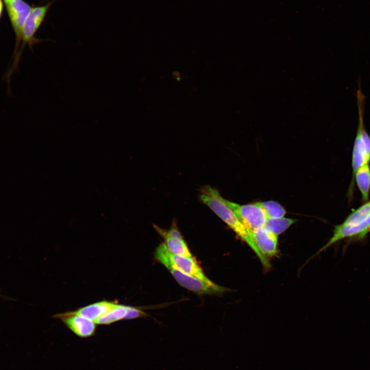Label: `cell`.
Instances as JSON below:
<instances>
[{"label": "cell", "mask_w": 370, "mask_h": 370, "mask_svg": "<svg viewBox=\"0 0 370 370\" xmlns=\"http://www.w3.org/2000/svg\"><path fill=\"white\" fill-rule=\"evenodd\" d=\"M200 198L218 216L245 241L257 257L260 254L253 242L251 231L239 220L218 191L209 186L202 189Z\"/></svg>", "instance_id": "cell-1"}, {"label": "cell", "mask_w": 370, "mask_h": 370, "mask_svg": "<svg viewBox=\"0 0 370 370\" xmlns=\"http://www.w3.org/2000/svg\"><path fill=\"white\" fill-rule=\"evenodd\" d=\"M56 1L52 0L44 5L32 7L22 29L21 43L16 59L5 73L4 79L6 81L10 82L12 75L17 69L23 51L26 45L32 49L34 45L42 41V40L36 38L35 34L44 22L51 6Z\"/></svg>", "instance_id": "cell-2"}, {"label": "cell", "mask_w": 370, "mask_h": 370, "mask_svg": "<svg viewBox=\"0 0 370 370\" xmlns=\"http://www.w3.org/2000/svg\"><path fill=\"white\" fill-rule=\"evenodd\" d=\"M356 95L358 122L352 156L353 178L359 168L370 162V137L364 123L365 97L360 87Z\"/></svg>", "instance_id": "cell-3"}, {"label": "cell", "mask_w": 370, "mask_h": 370, "mask_svg": "<svg viewBox=\"0 0 370 370\" xmlns=\"http://www.w3.org/2000/svg\"><path fill=\"white\" fill-rule=\"evenodd\" d=\"M154 255L155 258L166 268L172 267L208 283L214 284L204 274L193 257L182 256L172 253L164 243L160 244L156 248Z\"/></svg>", "instance_id": "cell-4"}, {"label": "cell", "mask_w": 370, "mask_h": 370, "mask_svg": "<svg viewBox=\"0 0 370 370\" xmlns=\"http://www.w3.org/2000/svg\"><path fill=\"white\" fill-rule=\"evenodd\" d=\"M6 9L15 35V46L12 64L17 57L21 43L22 29L32 7L23 0H4Z\"/></svg>", "instance_id": "cell-5"}, {"label": "cell", "mask_w": 370, "mask_h": 370, "mask_svg": "<svg viewBox=\"0 0 370 370\" xmlns=\"http://www.w3.org/2000/svg\"><path fill=\"white\" fill-rule=\"evenodd\" d=\"M226 202L251 232L264 227L267 217L256 203L240 205L227 200Z\"/></svg>", "instance_id": "cell-6"}, {"label": "cell", "mask_w": 370, "mask_h": 370, "mask_svg": "<svg viewBox=\"0 0 370 370\" xmlns=\"http://www.w3.org/2000/svg\"><path fill=\"white\" fill-rule=\"evenodd\" d=\"M178 283L198 294H221L228 290L215 283L211 284L172 267L167 268Z\"/></svg>", "instance_id": "cell-7"}, {"label": "cell", "mask_w": 370, "mask_h": 370, "mask_svg": "<svg viewBox=\"0 0 370 370\" xmlns=\"http://www.w3.org/2000/svg\"><path fill=\"white\" fill-rule=\"evenodd\" d=\"M251 235L260 255V261L265 268L270 267L268 258L275 256L278 252V236L264 227L251 232Z\"/></svg>", "instance_id": "cell-8"}, {"label": "cell", "mask_w": 370, "mask_h": 370, "mask_svg": "<svg viewBox=\"0 0 370 370\" xmlns=\"http://www.w3.org/2000/svg\"><path fill=\"white\" fill-rule=\"evenodd\" d=\"M370 232V214L366 220L358 226L346 227L341 224L335 227L333 235L327 243L320 249L317 254L325 250L336 242L345 238L350 240H362Z\"/></svg>", "instance_id": "cell-9"}, {"label": "cell", "mask_w": 370, "mask_h": 370, "mask_svg": "<svg viewBox=\"0 0 370 370\" xmlns=\"http://www.w3.org/2000/svg\"><path fill=\"white\" fill-rule=\"evenodd\" d=\"M54 317L61 319L69 329L80 337H90L95 332V321L72 311L58 314Z\"/></svg>", "instance_id": "cell-10"}, {"label": "cell", "mask_w": 370, "mask_h": 370, "mask_svg": "<svg viewBox=\"0 0 370 370\" xmlns=\"http://www.w3.org/2000/svg\"><path fill=\"white\" fill-rule=\"evenodd\" d=\"M156 230L163 238L168 249L172 253L182 256L193 257L187 244L176 226L165 230L155 227Z\"/></svg>", "instance_id": "cell-11"}, {"label": "cell", "mask_w": 370, "mask_h": 370, "mask_svg": "<svg viewBox=\"0 0 370 370\" xmlns=\"http://www.w3.org/2000/svg\"><path fill=\"white\" fill-rule=\"evenodd\" d=\"M116 304L115 302L103 301L88 305L72 312L95 321L114 308Z\"/></svg>", "instance_id": "cell-12"}, {"label": "cell", "mask_w": 370, "mask_h": 370, "mask_svg": "<svg viewBox=\"0 0 370 370\" xmlns=\"http://www.w3.org/2000/svg\"><path fill=\"white\" fill-rule=\"evenodd\" d=\"M355 181L361 192L363 201L367 202L369 199L370 191V166L366 164L359 168L356 172L350 184L353 187Z\"/></svg>", "instance_id": "cell-13"}, {"label": "cell", "mask_w": 370, "mask_h": 370, "mask_svg": "<svg viewBox=\"0 0 370 370\" xmlns=\"http://www.w3.org/2000/svg\"><path fill=\"white\" fill-rule=\"evenodd\" d=\"M129 306L118 304L109 311L98 318L95 322L98 324L109 325L115 322L126 319Z\"/></svg>", "instance_id": "cell-14"}, {"label": "cell", "mask_w": 370, "mask_h": 370, "mask_svg": "<svg viewBox=\"0 0 370 370\" xmlns=\"http://www.w3.org/2000/svg\"><path fill=\"white\" fill-rule=\"evenodd\" d=\"M370 214V201L366 202L348 215L341 225L346 227H354L361 225Z\"/></svg>", "instance_id": "cell-15"}, {"label": "cell", "mask_w": 370, "mask_h": 370, "mask_svg": "<svg viewBox=\"0 0 370 370\" xmlns=\"http://www.w3.org/2000/svg\"><path fill=\"white\" fill-rule=\"evenodd\" d=\"M295 219L286 218H267L264 227L268 231L278 236L294 224Z\"/></svg>", "instance_id": "cell-16"}, {"label": "cell", "mask_w": 370, "mask_h": 370, "mask_svg": "<svg viewBox=\"0 0 370 370\" xmlns=\"http://www.w3.org/2000/svg\"><path fill=\"white\" fill-rule=\"evenodd\" d=\"M256 203L262 209L267 219L283 217L286 214L284 208L277 202L267 201Z\"/></svg>", "instance_id": "cell-17"}, {"label": "cell", "mask_w": 370, "mask_h": 370, "mask_svg": "<svg viewBox=\"0 0 370 370\" xmlns=\"http://www.w3.org/2000/svg\"><path fill=\"white\" fill-rule=\"evenodd\" d=\"M146 315L140 308L130 306L129 310L126 316V319H135L144 317Z\"/></svg>", "instance_id": "cell-18"}, {"label": "cell", "mask_w": 370, "mask_h": 370, "mask_svg": "<svg viewBox=\"0 0 370 370\" xmlns=\"http://www.w3.org/2000/svg\"><path fill=\"white\" fill-rule=\"evenodd\" d=\"M3 10V4L2 0H0V18L1 17Z\"/></svg>", "instance_id": "cell-19"}]
</instances>
